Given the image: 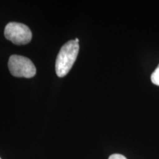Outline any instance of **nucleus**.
Returning <instances> with one entry per match:
<instances>
[{"label":"nucleus","mask_w":159,"mask_h":159,"mask_svg":"<svg viewBox=\"0 0 159 159\" xmlns=\"http://www.w3.org/2000/svg\"><path fill=\"white\" fill-rule=\"evenodd\" d=\"M79 52V43L69 41L61 47L55 62V71L58 77H63L69 73L76 61Z\"/></svg>","instance_id":"1"},{"label":"nucleus","mask_w":159,"mask_h":159,"mask_svg":"<svg viewBox=\"0 0 159 159\" xmlns=\"http://www.w3.org/2000/svg\"><path fill=\"white\" fill-rule=\"evenodd\" d=\"M75 41H76V42H77V43H79V39H75Z\"/></svg>","instance_id":"6"},{"label":"nucleus","mask_w":159,"mask_h":159,"mask_svg":"<svg viewBox=\"0 0 159 159\" xmlns=\"http://www.w3.org/2000/svg\"><path fill=\"white\" fill-rule=\"evenodd\" d=\"M8 68L11 75L18 77L30 78L36 73V69L31 60L21 55H13L10 57Z\"/></svg>","instance_id":"2"},{"label":"nucleus","mask_w":159,"mask_h":159,"mask_svg":"<svg viewBox=\"0 0 159 159\" xmlns=\"http://www.w3.org/2000/svg\"><path fill=\"white\" fill-rule=\"evenodd\" d=\"M0 159H2V158H0Z\"/></svg>","instance_id":"7"},{"label":"nucleus","mask_w":159,"mask_h":159,"mask_svg":"<svg viewBox=\"0 0 159 159\" xmlns=\"http://www.w3.org/2000/svg\"><path fill=\"white\" fill-rule=\"evenodd\" d=\"M5 36L17 45L27 44L32 39V32L27 25L21 23L11 22L6 25Z\"/></svg>","instance_id":"3"},{"label":"nucleus","mask_w":159,"mask_h":159,"mask_svg":"<svg viewBox=\"0 0 159 159\" xmlns=\"http://www.w3.org/2000/svg\"><path fill=\"white\" fill-rule=\"evenodd\" d=\"M108 159H127V158L120 154H113L109 157Z\"/></svg>","instance_id":"5"},{"label":"nucleus","mask_w":159,"mask_h":159,"mask_svg":"<svg viewBox=\"0 0 159 159\" xmlns=\"http://www.w3.org/2000/svg\"><path fill=\"white\" fill-rule=\"evenodd\" d=\"M151 80L152 83L159 85V65L151 75Z\"/></svg>","instance_id":"4"}]
</instances>
